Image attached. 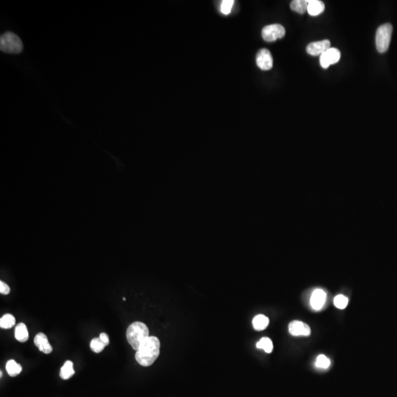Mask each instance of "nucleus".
Segmentation results:
<instances>
[{
	"label": "nucleus",
	"instance_id": "nucleus-1",
	"mask_svg": "<svg viewBox=\"0 0 397 397\" xmlns=\"http://www.w3.org/2000/svg\"><path fill=\"white\" fill-rule=\"evenodd\" d=\"M160 348L159 339L155 336H149L135 353V360L141 366H151L159 356Z\"/></svg>",
	"mask_w": 397,
	"mask_h": 397
},
{
	"label": "nucleus",
	"instance_id": "nucleus-2",
	"mask_svg": "<svg viewBox=\"0 0 397 397\" xmlns=\"http://www.w3.org/2000/svg\"><path fill=\"white\" fill-rule=\"evenodd\" d=\"M127 341L132 346V349L138 350L141 343L150 336L148 328L143 322H135L131 324L127 328Z\"/></svg>",
	"mask_w": 397,
	"mask_h": 397
},
{
	"label": "nucleus",
	"instance_id": "nucleus-3",
	"mask_svg": "<svg viewBox=\"0 0 397 397\" xmlns=\"http://www.w3.org/2000/svg\"><path fill=\"white\" fill-rule=\"evenodd\" d=\"M0 50L3 53H22L23 44L20 38L11 32H6L0 37Z\"/></svg>",
	"mask_w": 397,
	"mask_h": 397
},
{
	"label": "nucleus",
	"instance_id": "nucleus-4",
	"mask_svg": "<svg viewBox=\"0 0 397 397\" xmlns=\"http://www.w3.org/2000/svg\"><path fill=\"white\" fill-rule=\"evenodd\" d=\"M393 27L389 23L380 26L376 33V47L380 53H386L389 48Z\"/></svg>",
	"mask_w": 397,
	"mask_h": 397
},
{
	"label": "nucleus",
	"instance_id": "nucleus-5",
	"mask_svg": "<svg viewBox=\"0 0 397 397\" xmlns=\"http://www.w3.org/2000/svg\"><path fill=\"white\" fill-rule=\"evenodd\" d=\"M285 30L284 26L275 24L266 26L262 30V37L266 42H272L285 36Z\"/></svg>",
	"mask_w": 397,
	"mask_h": 397
},
{
	"label": "nucleus",
	"instance_id": "nucleus-6",
	"mask_svg": "<svg viewBox=\"0 0 397 397\" xmlns=\"http://www.w3.org/2000/svg\"><path fill=\"white\" fill-rule=\"evenodd\" d=\"M340 58V53L338 49L330 48L320 56V64L322 68H328L331 65L337 63Z\"/></svg>",
	"mask_w": 397,
	"mask_h": 397
},
{
	"label": "nucleus",
	"instance_id": "nucleus-7",
	"mask_svg": "<svg viewBox=\"0 0 397 397\" xmlns=\"http://www.w3.org/2000/svg\"><path fill=\"white\" fill-rule=\"evenodd\" d=\"M258 66L264 71L270 70L273 66V57L269 50L262 49L258 52L256 56Z\"/></svg>",
	"mask_w": 397,
	"mask_h": 397
},
{
	"label": "nucleus",
	"instance_id": "nucleus-8",
	"mask_svg": "<svg viewBox=\"0 0 397 397\" xmlns=\"http://www.w3.org/2000/svg\"><path fill=\"white\" fill-rule=\"evenodd\" d=\"M331 48V42L329 40L319 41L309 44L307 47V53L310 56H321Z\"/></svg>",
	"mask_w": 397,
	"mask_h": 397
},
{
	"label": "nucleus",
	"instance_id": "nucleus-9",
	"mask_svg": "<svg viewBox=\"0 0 397 397\" xmlns=\"http://www.w3.org/2000/svg\"><path fill=\"white\" fill-rule=\"evenodd\" d=\"M288 331L293 336H309L311 333L310 327L299 321H293L289 324Z\"/></svg>",
	"mask_w": 397,
	"mask_h": 397
},
{
	"label": "nucleus",
	"instance_id": "nucleus-10",
	"mask_svg": "<svg viewBox=\"0 0 397 397\" xmlns=\"http://www.w3.org/2000/svg\"><path fill=\"white\" fill-rule=\"evenodd\" d=\"M326 293L322 289H316L313 292L310 298V305L315 310H320L325 305Z\"/></svg>",
	"mask_w": 397,
	"mask_h": 397
},
{
	"label": "nucleus",
	"instance_id": "nucleus-11",
	"mask_svg": "<svg viewBox=\"0 0 397 397\" xmlns=\"http://www.w3.org/2000/svg\"><path fill=\"white\" fill-rule=\"evenodd\" d=\"M34 343L39 350L44 354H50L53 352V346L49 343L47 336L44 333H40L36 335L34 339Z\"/></svg>",
	"mask_w": 397,
	"mask_h": 397
},
{
	"label": "nucleus",
	"instance_id": "nucleus-12",
	"mask_svg": "<svg viewBox=\"0 0 397 397\" xmlns=\"http://www.w3.org/2000/svg\"><path fill=\"white\" fill-rule=\"evenodd\" d=\"M325 6L323 1L319 0H309L308 12L310 16H318L325 11Z\"/></svg>",
	"mask_w": 397,
	"mask_h": 397
},
{
	"label": "nucleus",
	"instance_id": "nucleus-13",
	"mask_svg": "<svg viewBox=\"0 0 397 397\" xmlns=\"http://www.w3.org/2000/svg\"><path fill=\"white\" fill-rule=\"evenodd\" d=\"M15 338L19 342L27 341L29 339V333L27 331V326L24 323H19L16 325L15 329Z\"/></svg>",
	"mask_w": 397,
	"mask_h": 397
},
{
	"label": "nucleus",
	"instance_id": "nucleus-14",
	"mask_svg": "<svg viewBox=\"0 0 397 397\" xmlns=\"http://www.w3.org/2000/svg\"><path fill=\"white\" fill-rule=\"evenodd\" d=\"M269 324V319L264 315H258L252 320V325L258 331H264Z\"/></svg>",
	"mask_w": 397,
	"mask_h": 397
},
{
	"label": "nucleus",
	"instance_id": "nucleus-15",
	"mask_svg": "<svg viewBox=\"0 0 397 397\" xmlns=\"http://www.w3.org/2000/svg\"><path fill=\"white\" fill-rule=\"evenodd\" d=\"M309 0H293L290 2V8L296 13H302L308 11Z\"/></svg>",
	"mask_w": 397,
	"mask_h": 397
},
{
	"label": "nucleus",
	"instance_id": "nucleus-16",
	"mask_svg": "<svg viewBox=\"0 0 397 397\" xmlns=\"http://www.w3.org/2000/svg\"><path fill=\"white\" fill-rule=\"evenodd\" d=\"M6 370L10 377H16L22 372V367L20 364L16 363V360H10L6 364Z\"/></svg>",
	"mask_w": 397,
	"mask_h": 397
},
{
	"label": "nucleus",
	"instance_id": "nucleus-17",
	"mask_svg": "<svg viewBox=\"0 0 397 397\" xmlns=\"http://www.w3.org/2000/svg\"><path fill=\"white\" fill-rule=\"evenodd\" d=\"M74 370L73 369V363L71 360L65 362L63 367L60 369V376L63 380H68L74 375Z\"/></svg>",
	"mask_w": 397,
	"mask_h": 397
},
{
	"label": "nucleus",
	"instance_id": "nucleus-18",
	"mask_svg": "<svg viewBox=\"0 0 397 397\" xmlns=\"http://www.w3.org/2000/svg\"><path fill=\"white\" fill-rule=\"evenodd\" d=\"M15 324H16V319L13 315L9 313L4 315L0 319V327L3 329H10L15 326Z\"/></svg>",
	"mask_w": 397,
	"mask_h": 397
},
{
	"label": "nucleus",
	"instance_id": "nucleus-19",
	"mask_svg": "<svg viewBox=\"0 0 397 397\" xmlns=\"http://www.w3.org/2000/svg\"><path fill=\"white\" fill-rule=\"evenodd\" d=\"M256 346L258 349H264L266 353H271L273 350V343L269 338L264 337L261 339L257 343Z\"/></svg>",
	"mask_w": 397,
	"mask_h": 397
},
{
	"label": "nucleus",
	"instance_id": "nucleus-20",
	"mask_svg": "<svg viewBox=\"0 0 397 397\" xmlns=\"http://www.w3.org/2000/svg\"><path fill=\"white\" fill-rule=\"evenodd\" d=\"M106 346V345L100 340L99 338L93 339V340H91V343H90V347H91V350L95 353L103 352Z\"/></svg>",
	"mask_w": 397,
	"mask_h": 397
},
{
	"label": "nucleus",
	"instance_id": "nucleus-21",
	"mask_svg": "<svg viewBox=\"0 0 397 397\" xmlns=\"http://www.w3.org/2000/svg\"><path fill=\"white\" fill-rule=\"evenodd\" d=\"M331 366V360L324 354H320L316 359V366L319 369H326Z\"/></svg>",
	"mask_w": 397,
	"mask_h": 397
},
{
	"label": "nucleus",
	"instance_id": "nucleus-22",
	"mask_svg": "<svg viewBox=\"0 0 397 397\" xmlns=\"http://www.w3.org/2000/svg\"><path fill=\"white\" fill-rule=\"evenodd\" d=\"M234 3H235V1H233V0H224L221 3V12L225 15L229 14L231 10H232Z\"/></svg>",
	"mask_w": 397,
	"mask_h": 397
},
{
	"label": "nucleus",
	"instance_id": "nucleus-23",
	"mask_svg": "<svg viewBox=\"0 0 397 397\" xmlns=\"http://www.w3.org/2000/svg\"><path fill=\"white\" fill-rule=\"evenodd\" d=\"M334 305L339 309H344L348 305V299L343 295H338L335 297Z\"/></svg>",
	"mask_w": 397,
	"mask_h": 397
},
{
	"label": "nucleus",
	"instance_id": "nucleus-24",
	"mask_svg": "<svg viewBox=\"0 0 397 397\" xmlns=\"http://www.w3.org/2000/svg\"><path fill=\"white\" fill-rule=\"evenodd\" d=\"M10 288L7 284H4L2 281H0V293L1 294L7 295L10 293Z\"/></svg>",
	"mask_w": 397,
	"mask_h": 397
},
{
	"label": "nucleus",
	"instance_id": "nucleus-25",
	"mask_svg": "<svg viewBox=\"0 0 397 397\" xmlns=\"http://www.w3.org/2000/svg\"><path fill=\"white\" fill-rule=\"evenodd\" d=\"M99 339H100L102 342L106 345V346L110 343V340H109V337L106 333H103L100 335V337Z\"/></svg>",
	"mask_w": 397,
	"mask_h": 397
}]
</instances>
